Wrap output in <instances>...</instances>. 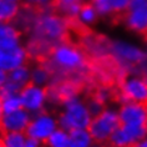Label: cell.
Masks as SVG:
<instances>
[{
	"instance_id": "cell-1",
	"label": "cell",
	"mask_w": 147,
	"mask_h": 147,
	"mask_svg": "<svg viewBox=\"0 0 147 147\" xmlns=\"http://www.w3.org/2000/svg\"><path fill=\"white\" fill-rule=\"evenodd\" d=\"M64 107V111L59 115L57 119L60 128L67 132L71 130H76V128L87 130L91 120H92V116H91L85 102L75 97L66 102Z\"/></svg>"
},
{
	"instance_id": "cell-2",
	"label": "cell",
	"mask_w": 147,
	"mask_h": 147,
	"mask_svg": "<svg viewBox=\"0 0 147 147\" xmlns=\"http://www.w3.org/2000/svg\"><path fill=\"white\" fill-rule=\"evenodd\" d=\"M121 125L119 119V112L115 109L107 107L104 109L100 115L92 117L91 122L87 127L94 142L97 145L107 143L111 135L115 132Z\"/></svg>"
},
{
	"instance_id": "cell-3",
	"label": "cell",
	"mask_w": 147,
	"mask_h": 147,
	"mask_svg": "<svg viewBox=\"0 0 147 147\" xmlns=\"http://www.w3.org/2000/svg\"><path fill=\"white\" fill-rule=\"evenodd\" d=\"M119 100L121 104L125 102H138L147 105V79L131 76L121 82Z\"/></svg>"
},
{
	"instance_id": "cell-4",
	"label": "cell",
	"mask_w": 147,
	"mask_h": 147,
	"mask_svg": "<svg viewBox=\"0 0 147 147\" xmlns=\"http://www.w3.org/2000/svg\"><path fill=\"white\" fill-rule=\"evenodd\" d=\"M147 136L146 126H131L120 125L119 128L111 135L109 146L111 147H134L136 143Z\"/></svg>"
},
{
	"instance_id": "cell-5",
	"label": "cell",
	"mask_w": 147,
	"mask_h": 147,
	"mask_svg": "<svg viewBox=\"0 0 147 147\" xmlns=\"http://www.w3.org/2000/svg\"><path fill=\"white\" fill-rule=\"evenodd\" d=\"M56 126L57 121L50 113L41 111L39 112V115H36L34 120H30V123L28 125L24 134L30 138H35L38 141H45L56 130Z\"/></svg>"
},
{
	"instance_id": "cell-6",
	"label": "cell",
	"mask_w": 147,
	"mask_h": 147,
	"mask_svg": "<svg viewBox=\"0 0 147 147\" xmlns=\"http://www.w3.org/2000/svg\"><path fill=\"white\" fill-rule=\"evenodd\" d=\"M117 112L121 125L146 126L147 123V105L138 102H125L121 104Z\"/></svg>"
},
{
	"instance_id": "cell-7",
	"label": "cell",
	"mask_w": 147,
	"mask_h": 147,
	"mask_svg": "<svg viewBox=\"0 0 147 147\" xmlns=\"http://www.w3.org/2000/svg\"><path fill=\"white\" fill-rule=\"evenodd\" d=\"M19 96L21 98L23 107L30 111H42L44 102L46 100V90L45 87H40L34 85L31 81H29L23 89H21Z\"/></svg>"
},
{
	"instance_id": "cell-8",
	"label": "cell",
	"mask_w": 147,
	"mask_h": 147,
	"mask_svg": "<svg viewBox=\"0 0 147 147\" xmlns=\"http://www.w3.org/2000/svg\"><path fill=\"white\" fill-rule=\"evenodd\" d=\"M30 120V115L26 110L19 109L16 111L1 115L0 127L6 132H25Z\"/></svg>"
},
{
	"instance_id": "cell-9",
	"label": "cell",
	"mask_w": 147,
	"mask_h": 147,
	"mask_svg": "<svg viewBox=\"0 0 147 147\" xmlns=\"http://www.w3.org/2000/svg\"><path fill=\"white\" fill-rule=\"evenodd\" d=\"M26 61L25 49L20 46L13 49H1L0 47V69L1 70H14L24 65Z\"/></svg>"
},
{
	"instance_id": "cell-10",
	"label": "cell",
	"mask_w": 147,
	"mask_h": 147,
	"mask_svg": "<svg viewBox=\"0 0 147 147\" xmlns=\"http://www.w3.org/2000/svg\"><path fill=\"white\" fill-rule=\"evenodd\" d=\"M113 50H115V53L121 59H123V60H126L128 62H134V64L143 62L146 59V55L142 51H140L138 49H135V47H132L130 45H126V44L116 42L113 45Z\"/></svg>"
},
{
	"instance_id": "cell-11",
	"label": "cell",
	"mask_w": 147,
	"mask_h": 147,
	"mask_svg": "<svg viewBox=\"0 0 147 147\" xmlns=\"http://www.w3.org/2000/svg\"><path fill=\"white\" fill-rule=\"evenodd\" d=\"M21 38V32L16 30L14 26L0 25V47L1 49H13L19 46V39Z\"/></svg>"
},
{
	"instance_id": "cell-12",
	"label": "cell",
	"mask_w": 147,
	"mask_h": 147,
	"mask_svg": "<svg viewBox=\"0 0 147 147\" xmlns=\"http://www.w3.org/2000/svg\"><path fill=\"white\" fill-rule=\"evenodd\" d=\"M70 142L69 147H91L94 143V140L91 137L89 130L76 128L69 132Z\"/></svg>"
},
{
	"instance_id": "cell-13",
	"label": "cell",
	"mask_w": 147,
	"mask_h": 147,
	"mask_svg": "<svg viewBox=\"0 0 147 147\" xmlns=\"http://www.w3.org/2000/svg\"><path fill=\"white\" fill-rule=\"evenodd\" d=\"M44 145L47 147H69L70 136L69 132L62 130V128H56L45 141H42Z\"/></svg>"
},
{
	"instance_id": "cell-14",
	"label": "cell",
	"mask_w": 147,
	"mask_h": 147,
	"mask_svg": "<svg viewBox=\"0 0 147 147\" xmlns=\"http://www.w3.org/2000/svg\"><path fill=\"white\" fill-rule=\"evenodd\" d=\"M19 11V5L14 1L0 0V23H10Z\"/></svg>"
},
{
	"instance_id": "cell-15",
	"label": "cell",
	"mask_w": 147,
	"mask_h": 147,
	"mask_svg": "<svg viewBox=\"0 0 147 147\" xmlns=\"http://www.w3.org/2000/svg\"><path fill=\"white\" fill-rule=\"evenodd\" d=\"M30 81L36 86L49 85L51 81V75L47 70L40 64H35V67L30 75Z\"/></svg>"
},
{
	"instance_id": "cell-16",
	"label": "cell",
	"mask_w": 147,
	"mask_h": 147,
	"mask_svg": "<svg viewBox=\"0 0 147 147\" xmlns=\"http://www.w3.org/2000/svg\"><path fill=\"white\" fill-rule=\"evenodd\" d=\"M10 81L18 84L20 86H25L26 84L30 81V72H29V69L26 65H21L19 67L11 70V72L9 74V79Z\"/></svg>"
},
{
	"instance_id": "cell-17",
	"label": "cell",
	"mask_w": 147,
	"mask_h": 147,
	"mask_svg": "<svg viewBox=\"0 0 147 147\" xmlns=\"http://www.w3.org/2000/svg\"><path fill=\"white\" fill-rule=\"evenodd\" d=\"M25 134L24 132H6L5 134V147H25Z\"/></svg>"
},
{
	"instance_id": "cell-18",
	"label": "cell",
	"mask_w": 147,
	"mask_h": 147,
	"mask_svg": "<svg viewBox=\"0 0 147 147\" xmlns=\"http://www.w3.org/2000/svg\"><path fill=\"white\" fill-rule=\"evenodd\" d=\"M21 107H23V104H21V98L19 95H14V96H10L5 100H3V112L4 113L16 111Z\"/></svg>"
},
{
	"instance_id": "cell-19",
	"label": "cell",
	"mask_w": 147,
	"mask_h": 147,
	"mask_svg": "<svg viewBox=\"0 0 147 147\" xmlns=\"http://www.w3.org/2000/svg\"><path fill=\"white\" fill-rule=\"evenodd\" d=\"M80 16H81V19L84 21H87V23H90V21H94L95 16H96V11H95V8L92 6V4H90V3H84L80 6Z\"/></svg>"
},
{
	"instance_id": "cell-20",
	"label": "cell",
	"mask_w": 147,
	"mask_h": 147,
	"mask_svg": "<svg viewBox=\"0 0 147 147\" xmlns=\"http://www.w3.org/2000/svg\"><path fill=\"white\" fill-rule=\"evenodd\" d=\"M86 106H87V109H89V111H90V113H91V116L92 117L100 115V113L104 111V109H105V105L102 104V102L98 101L97 98H95L94 96H90V98L86 102Z\"/></svg>"
},
{
	"instance_id": "cell-21",
	"label": "cell",
	"mask_w": 147,
	"mask_h": 147,
	"mask_svg": "<svg viewBox=\"0 0 147 147\" xmlns=\"http://www.w3.org/2000/svg\"><path fill=\"white\" fill-rule=\"evenodd\" d=\"M107 3L110 6V11L121 13V11H127L131 0H107Z\"/></svg>"
},
{
	"instance_id": "cell-22",
	"label": "cell",
	"mask_w": 147,
	"mask_h": 147,
	"mask_svg": "<svg viewBox=\"0 0 147 147\" xmlns=\"http://www.w3.org/2000/svg\"><path fill=\"white\" fill-rule=\"evenodd\" d=\"M39 146H40V143L38 140H35V138L29 137L26 141H25V147H39Z\"/></svg>"
},
{
	"instance_id": "cell-23",
	"label": "cell",
	"mask_w": 147,
	"mask_h": 147,
	"mask_svg": "<svg viewBox=\"0 0 147 147\" xmlns=\"http://www.w3.org/2000/svg\"><path fill=\"white\" fill-rule=\"evenodd\" d=\"M6 80H8V76H6L5 70H1V69H0V87H1V86L6 82Z\"/></svg>"
},
{
	"instance_id": "cell-24",
	"label": "cell",
	"mask_w": 147,
	"mask_h": 147,
	"mask_svg": "<svg viewBox=\"0 0 147 147\" xmlns=\"http://www.w3.org/2000/svg\"><path fill=\"white\" fill-rule=\"evenodd\" d=\"M134 147H147V136H146L145 138H142L140 142L136 143V145H135Z\"/></svg>"
},
{
	"instance_id": "cell-25",
	"label": "cell",
	"mask_w": 147,
	"mask_h": 147,
	"mask_svg": "<svg viewBox=\"0 0 147 147\" xmlns=\"http://www.w3.org/2000/svg\"><path fill=\"white\" fill-rule=\"evenodd\" d=\"M143 75H145V76H143V78L147 79V65L143 66Z\"/></svg>"
},
{
	"instance_id": "cell-26",
	"label": "cell",
	"mask_w": 147,
	"mask_h": 147,
	"mask_svg": "<svg viewBox=\"0 0 147 147\" xmlns=\"http://www.w3.org/2000/svg\"><path fill=\"white\" fill-rule=\"evenodd\" d=\"M1 115H3V101L0 98V119H1Z\"/></svg>"
},
{
	"instance_id": "cell-27",
	"label": "cell",
	"mask_w": 147,
	"mask_h": 147,
	"mask_svg": "<svg viewBox=\"0 0 147 147\" xmlns=\"http://www.w3.org/2000/svg\"><path fill=\"white\" fill-rule=\"evenodd\" d=\"M95 3H100V1H105V0H94Z\"/></svg>"
},
{
	"instance_id": "cell-28",
	"label": "cell",
	"mask_w": 147,
	"mask_h": 147,
	"mask_svg": "<svg viewBox=\"0 0 147 147\" xmlns=\"http://www.w3.org/2000/svg\"><path fill=\"white\" fill-rule=\"evenodd\" d=\"M6 1H14V3H15V1H16V0H6Z\"/></svg>"
},
{
	"instance_id": "cell-29",
	"label": "cell",
	"mask_w": 147,
	"mask_h": 147,
	"mask_svg": "<svg viewBox=\"0 0 147 147\" xmlns=\"http://www.w3.org/2000/svg\"><path fill=\"white\" fill-rule=\"evenodd\" d=\"M91 147H101V146H91Z\"/></svg>"
},
{
	"instance_id": "cell-30",
	"label": "cell",
	"mask_w": 147,
	"mask_h": 147,
	"mask_svg": "<svg viewBox=\"0 0 147 147\" xmlns=\"http://www.w3.org/2000/svg\"><path fill=\"white\" fill-rule=\"evenodd\" d=\"M146 128H147V123H146Z\"/></svg>"
},
{
	"instance_id": "cell-31",
	"label": "cell",
	"mask_w": 147,
	"mask_h": 147,
	"mask_svg": "<svg viewBox=\"0 0 147 147\" xmlns=\"http://www.w3.org/2000/svg\"><path fill=\"white\" fill-rule=\"evenodd\" d=\"M109 147H111V146H109Z\"/></svg>"
}]
</instances>
